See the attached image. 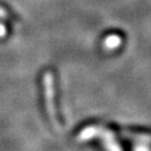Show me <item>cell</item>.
<instances>
[{"label": "cell", "mask_w": 151, "mask_h": 151, "mask_svg": "<svg viewBox=\"0 0 151 151\" xmlns=\"http://www.w3.org/2000/svg\"><path fill=\"white\" fill-rule=\"evenodd\" d=\"M44 83V95H45V103L46 110L48 114L50 122L54 128L60 129V123L56 115V106H55V94H54V78L50 72H45L43 77Z\"/></svg>", "instance_id": "6da1fadb"}]
</instances>
